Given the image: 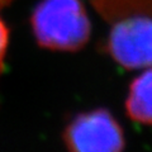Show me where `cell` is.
Segmentation results:
<instances>
[{
	"label": "cell",
	"mask_w": 152,
	"mask_h": 152,
	"mask_svg": "<svg viewBox=\"0 0 152 152\" xmlns=\"http://www.w3.org/2000/svg\"><path fill=\"white\" fill-rule=\"evenodd\" d=\"M89 3L108 24L131 17L152 18V0H89Z\"/></svg>",
	"instance_id": "5b68a950"
},
{
	"label": "cell",
	"mask_w": 152,
	"mask_h": 152,
	"mask_svg": "<svg viewBox=\"0 0 152 152\" xmlns=\"http://www.w3.org/2000/svg\"><path fill=\"white\" fill-rule=\"evenodd\" d=\"M61 137L66 148L72 152H121L127 142L123 127L105 108L75 114Z\"/></svg>",
	"instance_id": "7a4b0ae2"
},
{
	"label": "cell",
	"mask_w": 152,
	"mask_h": 152,
	"mask_svg": "<svg viewBox=\"0 0 152 152\" xmlns=\"http://www.w3.org/2000/svg\"><path fill=\"white\" fill-rule=\"evenodd\" d=\"M37 45L56 52H77L89 43L91 22L83 0H41L31 15Z\"/></svg>",
	"instance_id": "6da1fadb"
},
{
	"label": "cell",
	"mask_w": 152,
	"mask_h": 152,
	"mask_svg": "<svg viewBox=\"0 0 152 152\" xmlns=\"http://www.w3.org/2000/svg\"><path fill=\"white\" fill-rule=\"evenodd\" d=\"M14 0H0V9L4 8V7H8L10 3H13Z\"/></svg>",
	"instance_id": "52a82bcc"
},
{
	"label": "cell",
	"mask_w": 152,
	"mask_h": 152,
	"mask_svg": "<svg viewBox=\"0 0 152 152\" xmlns=\"http://www.w3.org/2000/svg\"><path fill=\"white\" fill-rule=\"evenodd\" d=\"M104 50L126 70L152 67V18L131 17L112 23Z\"/></svg>",
	"instance_id": "3957f363"
},
{
	"label": "cell",
	"mask_w": 152,
	"mask_h": 152,
	"mask_svg": "<svg viewBox=\"0 0 152 152\" xmlns=\"http://www.w3.org/2000/svg\"><path fill=\"white\" fill-rule=\"evenodd\" d=\"M9 46V29L4 20L0 18V75L4 70L5 64V56Z\"/></svg>",
	"instance_id": "8992f818"
},
{
	"label": "cell",
	"mask_w": 152,
	"mask_h": 152,
	"mask_svg": "<svg viewBox=\"0 0 152 152\" xmlns=\"http://www.w3.org/2000/svg\"><path fill=\"white\" fill-rule=\"evenodd\" d=\"M126 114L131 121L152 127V67L132 80L124 102Z\"/></svg>",
	"instance_id": "277c9868"
}]
</instances>
